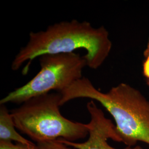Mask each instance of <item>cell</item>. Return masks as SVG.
<instances>
[{
  "label": "cell",
  "mask_w": 149,
  "mask_h": 149,
  "mask_svg": "<svg viewBox=\"0 0 149 149\" xmlns=\"http://www.w3.org/2000/svg\"><path fill=\"white\" fill-rule=\"evenodd\" d=\"M112 48L109 33L103 26L95 28L88 22L76 19L60 22L50 25L45 31L31 32L27 44L13 59L11 69L17 71L27 63L22 71L26 74L32 61L43 55L72 53L83 49L87 67L97 70L109 56Z\"/></svg>",
  "instance_id": "cell-1"
},
{
  "label": "cell",
  "mask_w": 149,
  "mask_h": 149,
  "mask_svg": "<svg viewBox=\"0 0 149 149\" xmlns=\"http://www.w3.org/2000/svg\"><path fill=\"white\" fill-rule=\"evenodd\" d=\"M60 93L61 106L77 98L100 103L114 119L127 146H135L139 141L149 145V100L133 86L122 82L102 92L83 76Z\"/></svg>",
  "instance_id": "cell-2"
},
{
  "label": "cell",
  "mask_w": 149,
  "mask_h": 149,
  "mask_svg": "<svg viewBox=\"0 0 149 149\" xmlns=\"http://www.w3.org/2000/svg\"><path fill=\"white\" fill-rule=\"evenodd\" d=\"M61 96L50 92L33 97L11 111L15 126L36 143L64 139L69 141L88 135L86 124L70 120L60 111Z\"/></svg>",
  "instance_id": "cell-3"
},
{
  "label": "cell",
  "mask_w": 149,
  "mask_h": 149,
  "mask_svg": "<svg viewBox=\"0 0 149 149\" xmlns=\"http://www.w3.org/2000/svg\"><path fill=\"white\" fill-rule=\"evenodd\" d=\"M40 70L25 85L11 91L0 101V104L9 103L22 104L33 97L50 93H61L81 79L87 66L80 54H45L39 58Z\"/></svg>",
  "instance_id": "cell-4"
},
{
  "label": "cell",
  "mask_w": 149,
  "mask_h": 149,
  "mask_svg": "<svg viewBox=\"0 0 149 149\" xmlns=\"http://www.w3.org/2000/svg\"><path fill=\"white\" fill-rule=\"evenodd\" d=\"M86 108L90 116V122L86 124L88 129L87 140L84 143H77L58 139L59 141L75 149H143L139 145L127 146L123 149L111 146L107 142L108 139L118 143H123L116 125L110 119L106 117L103 111L98 108L94 101L88 102Z\"/></svg>",
  "instance_id": "cell-5"
},
{
  "label": "cell",
  "mask_w": 149,
  "mask_h": 149,
  "mask_svg": "<svg viewBox=\"0 0 149 149\" xmlns=\"http://www.w3.org/2000/svg\"><path fill=\"white\" fill-rule=\"evenodd\" d=\"M0 141H13L29 146L36 145L17 132L11 112L6 104H0Z\"/></svg>",
  "instance_id": "cell-6"
},
{
  "label": "cell",
  "mask_w": 149,
  "mask_h": 149,
  "mask_svg": "<svg viewBox=\"0 0 149 149\" xmlns=\"http://www.w3.org/2000/svg\"><path fill=\"white\" fill-rule=\"evenodd\" d=\"M37 149H75L59 141L58 140L36 144Z\"/></svg>",
  "instance_id": "cell-7"
},
{
  "label": "cell",
  "mask_w": 149,
  "mask_h": 149,
  "mask_svg": "<svg viewBox=\"0 0 149 149\" xmlns=\"http://www.w3.org/2000/svg\"><path fill=\"white\" fill-rule=\"evenodd\" d=\"M0 149H37V147L36 144L29 146L20 143L14 144L12 141H0Z\"/></svg>",
  "instance_id": "cell-8"
},
{
  "label": "cell",
  "mask_w": 149,
  "mask_h": 149,
  "mask_svg": "<svg viewBox=\"0 0 149 149\" xmlns=\"http://www.w3.org/2000/svg\"><path fill=\"white\" fill-rule=\"evenodd\" d=\"M143 63V74L147 80V83L149 85V55L146 56Z\"/></svg>",
  "instance_id": "cell-9"
},
{
  "label": "cell",
  "mask_w": 149,
  "mask_h": 149,
  "mask_svg": "<svg viewBox=\"0 0 149 149\" xmlns=\"http://www.w3.org/2000/svg\"><path fill=\"white\" fill-rule=\"evenodd\" d=\"M148 55H149V38L148 43H147L146 47L145 48L144 52V56L145 58L146 56H148Z\"/></svg>",
  "instance_id": "cell-10"
}]
</instances>
